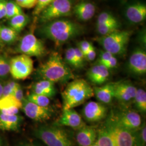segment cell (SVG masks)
<instances>
[{
	"label": "cell",
	"instance_id": "43",
	"mask_svg": "<svg viewBox=\"0 0 146 146\" xmlns=\"http://www.w3.org/2000/svg\"><path fill=\"white\" fill-rule=\"evenodd\" d=\"M117 58H115L114 55H113L104 64V66L110 70V69L115 68L117 66Z\"/></svg>",
	"mask_w": 146,
	"mask_h": 146
},
{
	"label": "cell",
	"instance_id": "44",
	"mask_svg": "<svg viewBox=\"0 0 146 146\" xmlns=\"http://www.w3.org/2000/svg\"><path fill=\"white\" fill-rule=\"evenodd\" d=\"M6 2V0H0V20L5 17Z\"/></svg>",
	"mask_w": 146,
	"mask_h": 146
},
{
	"label": "cell",
	"instance_id": "22",
	"mask_svg": "<svg viewBox=\"0 0 146 146\" xmlns=\"http://www.w3.org/2000/svg\"><path fill=\"white\" fill-rule=\"evenodd\" d=\"M95 11V7L93 3L84 1L78 2L73 8L75 15L82 21L90 20L94 16Z\"/></svg>",
	"mask_w": 146,
	"mask_h": 146
},
{
	"label": "cell",
	"instance_id": "12",
	"mask_svg": "<svg viewBox=\"0 0 146 146\" xmlns=\"http://www.w3.org/2000/svg\"><path fill=\"white\" fill-rule=\"evenodd\" d=\"M107 115V108L104 104L90 101L82 110L84 119L90 123L98 122L104 119Z\"/></svg>",
	"mask_w": 146,
	"mask_h": 146
},
{
	"label": "cell",
	"instance_id": "41",
	"mask_svg": "<svg viewBox=\"0 0 146 146\" xmlns=\"http://www.w3.org/2000/svg\"><path fill=\"white\" fill-rule=\"evenodd\" d=\"M96 53L93 46H92L91 48L89 49L88 51L84 54V58L85 60L88 61H93L96 58Z\"/></svg>",
	"mask_w": 146,
	"mask_h": 146
},
{
	"label": "cell",
	"instance_id": "15",
	"mask_svg": "<svg viewBox=\"0 0 146 146\" xmlns=\"http://www.w3.org/2000/svg\"><path fill=\"white\" fill-rule=\"evenodd\" d=\"M137 88L128 81L115 82L114 98L122 103H127L134 99Z\"/></svg>",
	"mask_w": 146,
	"mask_h": 146
},
{
	"label": "cell",
	"instance_id": "6",
	"mask_svg": "<svg viewBox=\"0 0 146 146\" xmlns=\"http://www.w3.org/2000/svg\"><path fill=\"white\" fill-rule=\"evenodd\" d=\"M104 125L113 137L116 146H139L134 131L119 125L111 115H109Z\"/></svg>",
	"mask_w": 146,
	"mask_h": 146
},
{
	"label": "cell",
	"instance_id": "42",
	"mask_svg": "<svg viewBox=\"0 0 146 146\" xmlns=\"http://www.w3.org/2000/svg\"><path fill=\"white\" fill-rule=\"evenodd\" d=\"M92 46L93 44L87 41L84 40L79 43L78 48L81 50V51L84 53V54L88 51L89 49Z\"/></svg>",
	"mask_w": 146,
	"mask_h": 146
},
{
	"label": "cell",
	"instance_id": "38",
	"mask_svg": "<svg viewBox=\"0 0 146 146\" xmlns=\"http://www.w3.org/2000/svg\"><path fill=\"white\" fill-rule=\"evenodd\" d=\"M74 50L76 61L78 64V69L82 68L84 66L85 61L84 53L81 51V50L78 48H74Z\"/></svg>",
	"mask_w": 146,
	"mask_h": 146
},
{
	"label": "cell",
	"instance_id": "20",
	"mask_svg": "<svg viewBox=\"0 0 146 146\" xmlns=\"http://www.w3.org/2000/svg\"><path fill=\"white\" fill-rule=\"evenodd\" d=\"M125 16L131 23H139L145 21L146 18V5L141 2L133 3L128 7Z\"/></svg>",
	"mask_w": 146,
	"mask_h": 146
},
{
	"label": "cell",
	"instance_id": "3",
	"mask_svg": "<svg viewBox=\"0 0 146 146\" xmlns=\"http://www.w3.org/2000/svg\"><path fill=\"white\" fill-rule=\"evenodd\" d=\"M63 109H70L83 104L94 96L93 88L84 79H74L63 92Z\"/></svg>",
	"mask_w": 146,
	"mask_h": 146
},
{
	"label": "cell",
	"instance_id": "37",
	"mask_svg": "<svg viewBox=\"0 0 146 146\" xmlns=\"http://www.w3.org/2000/svg\"><path fill=\"white\" fill-rule=\"evenodd\" d=\"M15 2L21 8L31 9L35 7L37 0H15Z\"/></svg>",
	"mask_w": 146,
	"mask_h": 146
},
{
	"label": "cell",
	"instance_id": "2",
	"mask_svg": "<svg viewBox=\"0 0 146 146\" xmlns=\"http://www.w3.org/2000/svg\"><path fill=\"white\" fill-rule=\"evenodd\" d=\"M38 76L42 80L53 83H66L74 80L75 76L71 69L58 52H54L38 69Z\"/></svg>",
	"mask_w": 146,
	"mask_h": 146
},
{
	"label": "cell",
	"instance_id": "30",
	"mask_svg": "<svg viewBox=\"0 0 146 146\" xmlns=\"http://www.w3.org/2000/svg\"><path fill=\"white\" fill-rule=\"evenodd\" d=\"M119 23L96 24V30L100 35L104 36L119 29Z\"/></svg>",
	"mask_w": 146,
	"mask_h": 146
},
{
	"label": "cell",
	"instance_id": "32",
	"mask_svg": "<svg viewBox=\"0 0 146 146\" xmlns=\"http://www.w3.org/2000/svg\"><path fill=\"white\" fill-rule=\"evenodd\" d=\"M136 140L139 146H146V124L142 123L141 127L134 131Z\"/></svg>",
	"mask_w": 146,
	"mask_h": 146
},
{
	"label": "cell",
	"instance_id": "46",
	"mask_svg": "<svg viewBox=\"0 0 146 146\" xmlns=\"http://www.w3.org/2000/svg\"><path fill=\"white\" fill-rule=\"evenodd\" d=\"M2 90H3V85H2V84L0 82V98H1V96H2Z\"/></svg>",
	"mask_w": 146,
	"mask_h": 146
},
{
	"label": "cell",
	"instance_id": "40",
	"mask_svg": "<svg viewBox=\"0 0 146 146\" xmlns=\"http://www.w3.org/2000/svg\"><path fill=\"white\" fill-rule=\"evenodd\" d=\"M11 95H13L16 99L21 102H22L25 99L24 98L23 90L20 84L17 87V88L15 89V90L13 92Z\"/></svg>",
	"mask_w": 146,
	"mask_h": 146
},
{
	"label": "cell",
	"instance_id": "5",
	"mask_svg": "<svg viewBox=\"0 0 146 146\" xmlns=\"http://www.w3.org/2000/svg\"><path fill=\"white\" fill-rule=\"evenodd\" d=\"M131 35V31L117 29L108 35L99 37L97 41L104 50L114 55H122L126 52Z\"/></svg>",
	"mask_w": 146,
	"mask_h": 146
},
{
	"label": "cell",
	"instance_id": "23",
	"mask_svg": "<svg viewBox=\"0 0 146 146\" xmlns=\"http://www.w3.org/2000/svg\"><path fill=\"white\" fill-rule=\"evenodd\" d=\"M31 90L34 93L47 96L49 99L54 96L56 93L55 84L46 80H41L33 84Z\"/></svg>",
	"mask_w": 146,
	"mask_h": 146
},
{
	"label": "cell",
	"instance_id": "1",
	"mask_svg": "<svg viewBox=\"0 0 146 146\" xmlns=\"http://www.w3.org/2000/svg\"><path fill=\"white\" fill-rule=\"evenodd\" d=\"M83 32L78 23L68 20H56L45 23L40 28V33L57 46L78 36Z\"/></svg>",
	"mask_w": 146,
	"mask_h": 146
},
{
	"label": "cell",
	"instance_id": "13",
	"mask_svg": "<svg viewBox=\"0 0 146 146\" xmlns=\"http://www.w3.org/2000/svg\"><path fill=\"white\" fill-rule=\"evenodd\" d=\"M54 125L66 126L78 130L86 125L78 113L73 108H70L63 109L62 115L55 122Z\"/></svg>",
	"mask_w": 146,
	"mask_h": 146
},
{
	"label": "cell",
	"instance_id": "11",
	"mask_svg": "<svg viewBox=\"0 0 146 146\" xmlns=\"http://www.w3.org/2000/svg\"><path fill=\"white\" fill-rule=\"evenodd\" d=\"M27 117L36 122H44L50 119L54 111L49 107H41L25 99L22 102V109Z\"/></svg>",
	"mask_w": 146,
	"mask_h": 146
},
{
	"label": "cell",
	"instance_id": "45",
	"mask_svg": "<svg viewBox=\"0 0 146 146\" xmlns=\"http://www.w3.org/2000/svg\"><path fill=\"white\" fill-rule=\"evenodd\" d=\"M15 146H40L36 143L30 141H23L17 143Z\"/></svg>",
	"mask_w": 146,
	"mask_h": 146
},
{
	"label": "cell",
	"instance_id": "10",
	"mask_svg": "<svg viewBox=\"0 0 146 146\" xmlns=\"http://www.w3.org/2000/svg\"><path fill=\"white\" fill-rule=\"evenodd\" d=\"M110 115L119 125L129 131H136L142 125L141 116L132 110H124L118 112L111 111Z\"/></svg>",
	"mask_w": 146,
	"mask_h": 146
},
{
	"label": "cell",
	"instance_id": "35",
	"mask_svg": "<svg viewBox=\"0 0 146 146\" xmlns=\"http://www.w3.org/2000/svg\"><path fill=\"white\" fill-rule=\"evenodd\" d=\"M19 84H20L14 81H8L7 84H5V86H3L2 94L1 98L5 97L12 94Z\"/></svg>",
	"mask_w": 146,
	"mask_h": 146
},
{
	"label": "cell",
	"instance_id": "34",
	"mask_svg": "<svg viewBox=\"0 0 146 146\" xmlns=\"http://www.w3.org/2000/svg\"><path fill=\"white\" fill-rule=\"evenodd\" d=\"M101 23H119L117 19L110 13L103 12L100 14L96 24Z\"/></svg>",
	"mask_w": 146,
	"mask_h": 146
},
{
	"label": "cell",
	"instance_id": "48",
	"mask_svg": "<svg viewBox=\"0 0 146 146\" xmlns=\"http://www.w3.org/2000/svg\"><path fill=\"white\" fill-rule=\"evenodd\" d=\"M2 142L1 138V137H0V146H2Z\"/></svg>",
	"mask_w": 146,
	"mask_h": 146
},
{
	"label": "cell",
	"instance_id": "36",
	"mask_svg": "<svg viewBox=\"0 0 146 146\" xmlns=\"http://www.w3.org/2000/svg\"><path fill=\"white\" fill-rule=\"evenodd\" d=\"M54 0H37V4L33 14L34 15H39L40 14L48 5Z\"/></svg>",
	"mask_w": 146,
	"mask_h": 146
},
{
	"label": "cell",
	"instance_id": "8",
	"mask_svg": "<svg viewBox=\"0 0 146 146\" xmlns=\"http://www.w3.org/2000/svg\"><path fill=\"white\" fill-rule=\"evenodd\" d=\"M9 65V73L16 80H25L31 75L34 69L33 60L31 56L25 54L12 58Z\"/></svg>",
	"mask_w": 146,
	"mask_h": 146
},
{
	"label": "cell",
	"instance_id": "18",
	"mask_svg": "<svg viewBox=\"0 0 146 146\" xmlns=\"http://www.w3.org/2000/svg\"><path fill=\"white\" fill-rule=\"evenodd\" d=\"M24 120L21 115H6L0 113V130L18 131Z\"/></svg>",
	"mask_w": 146,
	"mask_h": 146
},
{
	"label": "cell",
	"instance_id": "9",
	"mask_svg": "<svg viewBox=\"0 0 146 146\" xmlns=\"http://www.w3.org/2000/svg\"><path fill=\"white\" fill-rule=\"evenodd\" d=\"M17 51L21 54L31 57H41L46 54V49L41 40L38 39L33 33H29L21 39Z\"/></svg>",
	"mask_w": 146,
	"mask_h": 146
},
{
	"label": "cell",
	"instance_id": "31",
	"mask_svg": "<svg viewBox=\"0 0 146 146\" xmlns=\"http://www.w3.org/2000/svg\"><path fill=\"white\" fill-rule=\"evenodd\" d=\"M64 61L68 65H70V66H72L76 69H78L74 48L70 47L67 49L65 52Z\"/></svg>",
	"mask_w": 146,
	"mask_h": 146
},
{
	"label": "cell",
	"instance_id": "26",
	"mask_svg": "<svg viewBox=\"0 0 146 146\" xmlns=\"http://www.w3.org/2000/svg\"><path fill=\"white\" fill-rule=\"evenodd\" d=\"M18 33L11 27H0V41L11 44L15 42L17 37Z\"/></svg>",
	"mask_w": 146,
	"mask_h": 146
},
{
	"label": "cell",
	"instance_id": "21",
	"mask_svg": "<svg viewBox=\"0 0 146 146\" xmlns=\"http://www.w3.org/2000/svg\"><path fill=\"white\" fill-rule=\"evenodd\" d=\"M115 86V82H110L100 87H94V95L102 104H110L114 98Z\"/></svg>",
	"mask_w": 146,
	"mask_h": 146
},
{
	"label": "cell",
	"instance_id": "39",
	"mask_svg": "<svg viewBox=\"0 0 146 146\" xmlns=\"http://www.w3.org/2000/svg\"><path fill=\"white\" fill-rule=\"evenodd\" d=\"M113 55H113L111 53L106 50L102 52L100 54L99 58L98 61V63L104 66V64Z\"/></svg>",
	"mask_w": 146,
	"mask_h": 146
},
{
	"label": "cell",
	"instance_id": "33",
	"mask_svg": "<svg viewBox=\"0 0 146 146\" xmlns=\"http://www.w3.org/2000/svg\"><path fill=\"white\" fill-rule=\"evenodd\" d=\"M10 72L9 62L2 55L0 54V78H5Z\"/></svg>",
	"mask_w": 146,
	"mask_h": 146
},
{
	"label": "cell",
	"instance_id": "29",
	"mask_svg": "<svg viewBox=\"0 0 146 146\" xmlns=\"http://www.w3.org/2000/svg\"><path fill=\"white\" fill-rule=\"evenodd\" d=\"M26 99L34 104L41 107H49L50 104V99L49 98L33 92L27 96Z\"/></svg>",
	"mask_w": 146,
	"mask_h": 146
},
{
	"label": "cell",
	"instance_id": "17",
	"mask_svg": "<svg viewBox=\"0 0 146 146\" xmlns=\"http://www.w3.org/2000/svg\"><path fill=\"white\" fill-rule=\"evenodd\" d=\"M87 76L93 84L101 85L105 83L110 78V70L104 65L98 63L89 69Z\"/></svg>",
	"mask_w": 146,
	"mask_h": 146
},
{
	"label": "cell",
	"instance_id": "47",
	"mask_svg": "<svg viewBox=\"0 0 146 146\" xmlns=\"http://www.w3.org/2000/svg\"><path fill=\"white\" fill-rule=\"evenodd\" d=\"M99 146V145H98V142L96 141L95 143H94L93 145H92L91 146Z\"/></svg>",
	"mask_w": 146,
	"mask_h": 146
},
{
	"label": "cell",
	"instance_id": "28",
	"mask_svg": "<svg viewBox=\"0 0 146 146\" xmlns=\"http://www.w3.org/2000/svg\"><path fill=\"white\" fill-rule=\"evenodd\" d=\"M23 13L22 8L18 5L15 2L8 1L6 2V15L7 19H10L13 17Z\"/></svg>",
	"mask_w": 146,
	"mask_h": 146
},
{
	"label": "cell",
	"instance_id": "14",
	"mask_svg": "<svg viewBox=\"0 0 146 146\" xmlns=\"http://www.w3.org/2000/svg\"><path fill=\"white\" fill-rule=\"evenodd\" d=\"M128 68L131 73L137 75H143L146 73V52L141 48L136 49L131 55Z\"/></svg>",
	"mask_w": 146,
	"mask_h": 146
},
{
	"label": "cell",
	"instance_id": "24",
	"mask_svg": "<svg viewBox=\"0 0 146 146\" xmlns=\"http://www.w3.org/2000/svg\"><path fill=\"white\" fill-rule=\"evenodd\" d=\"M96 142L99 146H116L113 137L104 125L98 129Z\"/></svg>",
	"mask_w": 146,
	"mask_h": 146
},
{
	"label": "cell",
	"instance_id": "4",
	"mask_svg": "<svg viewBox=\"0 0 146 146\" xmlns=\"http://www.w3.org/2000/svg\"><path fill=\"white\" fill-rule=\"evenodd\" d=\"M34 134L47 146H73L70 136L62 127L40 125L35 129Z\"/></svg>",
	"mask_w": 146,
	"mask_h": 146
},
{
	"label": "cell",
	"instance_id": "7",
	"mask_svg": "<svg viewBox=\"0 0 146 146\" xmlns=\"http://www.w3.org/2000/svg\"><path fill=\"white\" fill-rule=\"evenodd\" d=\"M73 11L70 0H54L40 14V21L43 23L60 17L69 16Z\"/></svg>",
	"mask_w": 146,
	"mask_h": 146
},
{
	"label": "cell",
	"instance_id": "25",
	"mask_svg": "<svg viewBox=\"0 0 146 146\" xmlns=\"http://www.w3.org/2000/svg\"><path fill=\"white\" fill-rule=\"evenodd\" d=\"M29 21V17L24 13H22L10 19L9 23L11 28L19 33L26 26Z\"/></svg>",
	"mask_w": 146,
	"mask_h": 146
},
{
	"label": "cell",
	"instance_id": "49",
	"mask_svg": "<svg viewBox=\"0 0 146 146\" xmlns=\"http://www.w3.org/2000/svg\"><path fill=\"white\" fill-rule=\"evenodd\" d=\"M9 146V145H8V144H6V145H5V146Z\"/></svg>",
	"mask_w": 146,
	"mask_h": 146
},
{
	"label": "cell",
	"instance_id": "27",
	"mask_svg": "<svg viewBox=\"0 0 146 146\" xmlns=\"http://www.w3.org/2000/svg\"><path fill=\"white\" fill-rule=\"evenodd\" d=\"M136 109L142 113L146 112V93L142 89H137L133 99Z\"/></svg>",
	"mask_w": 146,
	"mask_h": 146
},
{
	"label": "cell",
	"instance_id": "19",
	"mask_svg": "<svg viewBox=\"0 0 146 146\" xmlns=\"http://www.w3.org/2000/svg\"><path fill=\"white\" fill-rule=\"evenodd\" d=\"M22 107V102L18 101L13 95L0 98V113L6 115L17 114Z\"/></svg>",
	"mask_w": 146,
	"mask_h": 146
},
{
	"label": "cell",
	"instance_id": "16",
	"mask_svg": "<svg viewBox=\"0 0 146 146\" xmlns=\"http://www.w3.org/2000/svg\"><path fill=\"white\" fill-rule=\"evenodd\" d=\"M98 137V129L93 126L84 125L78 130L76 140L80 146H90L95 143Z\"/></svg>",
	"mask_w": 146,
	"mask_h": 146
}]
</instances>
